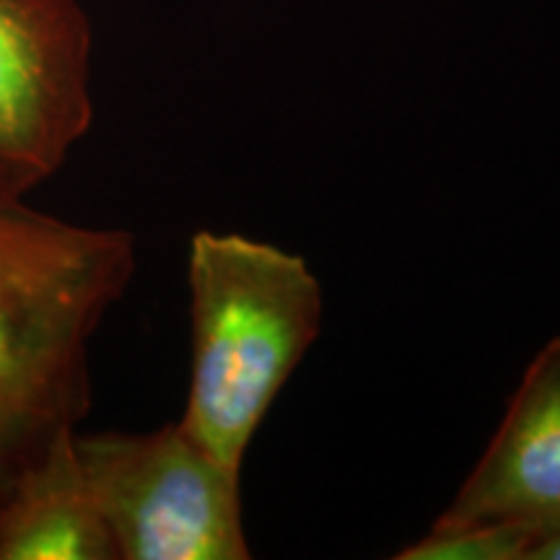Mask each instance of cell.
Returning <instances> with one entry per match:
<instances>
[{
  "label": "cell",
  "mask_w": 560,
  "mask_h": 560,
  "mask_svg": "<svg viewBox=\"0 0 560 560\" xmlns=\"http://www.w3.org/2000/svg\"><path fill=\"white\" fill-rule=\"evenodd\" d=\"M0 172V501L91 408V340L136 276L130 231L45 213Z\"/></svg>",
  "instance_id": "1"
},
{
  "label": "cell",
  "mask_w": 560,
  "mask_h": 560,
  "mask_svg": "<svg viewBox=\"0 0 560 560\" xmlns=\"http://www.w3.org/2000/svg\"><path fill=\"white\" fill-rule=\"evenodd\" d=\"M192 366L179 423L240 470L265 416L322 332L310 262L244 234L198 231L187 255Z\"/></svg>",
  "instance_id": "2"
},
{
  "label": "cell",
  "mask_w": 560,
  "mask_h": 560,
  "mask_svg": "<svg viewBox=\"0 0 560 560\" xmlns=\"http://www.w3.org/2000/svg\"><path fill=\"white\" fill-rule=\"evenodd\" d=\"M75 454L117 560H247L242 472L179 420L145 433L75 431Z\"/></svg>",
  "instance_id": "3"
},
{
  "label": "cell",
  "mask_w": 560,
  "mask_h": 560,
  "mask_svg": "<svg viewBox=\"0 0 560 560\" xmlns=\"http://www.w3.org/2000/svg\"><path fill=\"white\" fill-rule=\"evenodd\" d=\"M91 58L79 0H0V172L30 192L91 130Z\"/></svg>",
  "instance_id": "4"
},
{
  "label": "cell",
  "mask_w": 560,
  "mask_h": 560,
  "mask_svg": "<svg viewBox=\"0 0 560 560\" xmlns=\"http://www.w3.org/2000/svg\"><path fill=\"white\" fill-rule=\"evenodd\" d=\"M433 524H509L537 542L560 532V335L529 361L486 452Z\"/></svg>",
  "instance_id": "5"
},
{
  "label": "cell",
  "mask_w": 560,
  "mask_h": 560,
  "mask_svg": "<svg viewBox=\"0 0 560 560\" xmlns=\"http://www.w3.org/2000/svg\"><path fill=\"white\" fill-rule=\"evenodd\" d=\"M75 431L55 439L0 501V560H117Z\"/></svg>",
  "instance_id": "6"
},
{
  "label": "cell",
  "mask_w": 560,
  "mask_h": 560,
  "mask_svg": "<svg viewBox=\"0 0 560 560\" xmlns=\"http://www.w3.org/2000/svg\"><path fill=\"white\" fill-rule=\"evenodd\" d=\"M537 537L509 524H431L418 542L395 552L397 560H529Z\"/></svg>",
  "instance_id": "7"
},
{
  "label": "cell",
  "mask_w": 560,
  "mask_h": 560,
  "mask_svg": "<svg viewBox=\"0 0 560 560\" xmlns=\"http://www.w3.org/2000/svg\"><path fill=\"white\" fill-rule=\"evenodd\" d=\"M529 560H560V532H552V535L537 542Z\"/></svg>",
  "instance_id": "8"
}]
</instances>
